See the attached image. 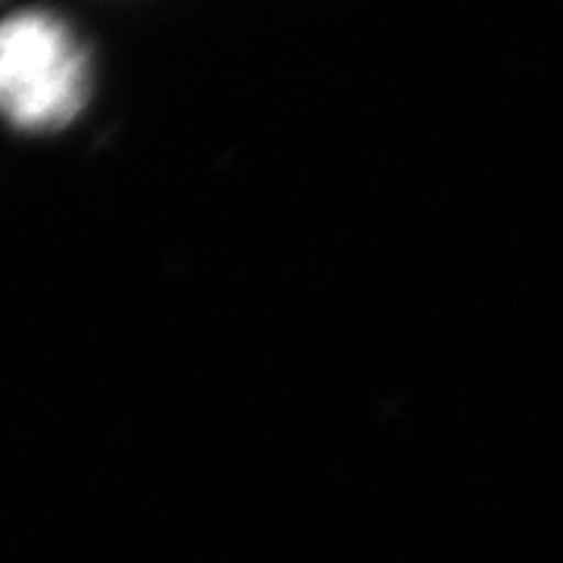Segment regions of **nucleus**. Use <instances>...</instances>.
<instances>
[{"label": "nucleus", "mask_w": 563, "mask_h": 563, "mask_svg": "<svg viewBox=\"0 0 563 563\" xmlns=\"http://www.w3.org/2000/svg\"><path fill=\"white\" fill-rule=\"evenodd\" d=\"M91 69L76 32L47 10L0 20V120L22 132H57L88 101Z\"/></svg>", "instance_id": "obj_1"}]
</instances>
